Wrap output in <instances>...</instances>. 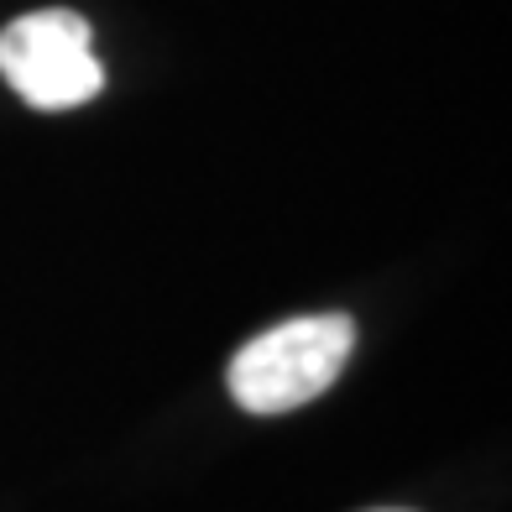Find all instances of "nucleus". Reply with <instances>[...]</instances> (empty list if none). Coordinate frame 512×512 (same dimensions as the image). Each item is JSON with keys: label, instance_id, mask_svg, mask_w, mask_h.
<instances>
[{"label": "nucleus", "instance_id": "1", "mask_svg": "<svg viewBox=\"0 0 512 512\" xmlns=\"http://www.w3.org/2000/svg\"><path fill=\"white\" fill-rule=\"evenodd\" d=\"M356 351V324L345 314H298L262 330L230 356V398L246 413H293L330 392Z\"/></svg>", "mask_w": 512, "mask_h": 512}, {"label": "nucleus", "instance_id": "2", "mask_svg": "<svg viewBox=\"0 0 512 512\" xmlns=\"http://www.w3.org/2000/svg\"><path fill=\"white\" fill-rule=\"evenodd\" d=\"M0 79L32 110H74L105 89L95 32L79 11H27L0 32Z\"/></svg>", "mask_w": 512, "mask_h": 512}, {"label": "nucleus", "instance_id": "3", "mask_svg": "<svg viewBox=\"0 0 512 512\" xmlns=\"http://www.w3.org/2000/svg\"><path fill=\"white\" fill-rule=\"evenodd\" d=\"M371 512H403V507H371Z\"/></svg>", "mask_w": 512, "mask_h": 512}]
</instances>
